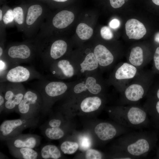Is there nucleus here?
<instances>
[{
  "label": "nucleus",
  "mask_w": 159,
  "mask_h": 159,
  "mask_svg": "<svg viewBox=\"0 0 159 159\" xmlns=\"http://www.w3.org/2000/svg\"><path fill=\"white\" fill-rule=\"evenodd\" d=\"M40 153L41 158L44 159H58L61 156L58 148L54 145L50 144L44 146L41 149Z\"/></svg>",
  "instance_id": "obj_26"
},
{
  "label": "nucleus",
  "mask_w": 159,
  "mask_h": 159,
  "mask_svg": "<svg viewBox=\"0 0 159 159\" xmlns=\"http://www.w3.org/2000/svg\"><path fill=\"white\" fill-rule=\"evenodd\" d=\"M99 66L98 62L93 53L88 54L83 61L80 64V71L81 73L92 71L96 69Z\"/></svg>",
  "instance_id": "obj_24"
},
{
  "label": "nucleus",
  "mask_w": 159,
  "mask_h": 159,
  "mask_svg": "<svg viewBox=\"0 0 159 159\" xmlns=\"http://www.w3.org/2000/svg\"><path fill=\"white\" fill-rule=\"evenodd\" d=\"M41 77L40 74L33 69L17 65L8 70L1 78V82L6 81L21 83L34 78H39Z\"/></svg>",
  "instance_id": "obj_11"
},
{
  "label": "nucleus",
  "mask_w": 159,
  "mask_h": 159,
  "mask_svg": "<svg viewBox=\"0 0 159 159\" xmlns=\"http://www.w3.org/2000/svg\"><path fill=\"white\" fill-rule=\"evenodd\" d=\"M110 1L111 6L114 8L120 7L125 3V0H110Z\"/></svg>",
  "instance_id": "obj_36"
},
{
  "label": "nucleus",
  "mask_w": 159,
  "mask_h": 159,
  "mask_svg": "<svg viewBox=\"0 0 159 159\" xmlns=\"http://www.w3.org/2000/svg\"><path fill=\"white\" fill-rule=\"evenodd\" d=\"M155 40L157 42H159V33H158L156 34L155 37Z\"/></svg>",
  "instance_id": "obj_42"
},
{
  "label": "nucleus",
  "mask_w": 159,
  "mask_h": 159,
  "mask_svg": "<svg viewBox=\"0 0 159 159\" xmlns=\"http://www.w3.org/2000/svg\"><path fill=\"white\" fill-rule=\"evenodd\" d=\"M27 10V7L21 6L15 7L13 9L15 25L18 30L23 33Z\"/></svg>",
  "instance_id": "obj_23"
},
{
  "label": "nucleus",
  "mask_w": 159,
  "mask_h": 159,
  "mask_svg": "<svg viewBox=\"0 0 159 159\" xmlns=\"http://www.w3.org/2000/svg\"><path fill=\"white\" fill-rule=\"evenodd\" d=\"M49 14L46 8L39 4H32L27 7L23 33L28 39L36 37L43 23Z\"/></svg>",
  "instance_id": "obj_6"
},
{
  "label": "nucleus",
  "mask_w": 159,
  "mask_h": 159,
  "mask_svg": "<svg viewBox=\"0 0 159 159\" xmlns=\"http://www.w3.org/2000/svg\"><path fill=\"white\" fill-rule=\"evenodd\" d=\"M144 53L143 49L141 47H134L130 50L127 62L135 67L139 70L143 69L150 61V58Z\"/></svg>",
  "instance_id": "obj_17"
},
{
  "label": "nucleus",
  "mask_w": 159,
  "mask_h": 159,
  "mask_svg": "<svg viewBox=\"0 0 159 159\" xmlns=\"http://www.w3.org/2000/svg\"><path fill=\"white\" fill-rule=\"evenodd\" d=\"M5 38L0 37V58H2L3 56L5 50L4 42Z\"/></svg>",
  "instance_id": "obj_38"
},
{
  "label": "nucleus",
  "mask_w": 159,
  "mask_h": 159,
  "mask_svg": "<svg viewBox=\"0 0 159 159\" xmlns=\"http://www.w3.org/2000/svg\"><path fill=\"white\" fill-rule=\"evenodd\" d=\"M154 66L155 69L159 71V47L156 49L153 57Z\"/></svg>",
  "instance_id": "obj_35"
},
{
  "label": "nucleus",
  "mask_w": 159,
  "mask_h": 159,
  "mask_svg": "<svg viewBox=\"0 0 159 159\" xmlns=\"http://www.w3.org/2000/svg\"><path fill=\"white\" fill-rule=\"evenodd\" d=\"M100 34L103 39L107 40L111 39L113 37V34L111 30L107 26H103L101 28Z\"/></svg>",
  "instance_id": "obj_32"
},
{
  "label": "nucleus",
  "mask_w": 159,
  "mask_h": 159,
  "mask_svg": "<svg viewBox=\"0 0 159 159\" xmlns=\"http://www.w3.org/2000/svg\"><path fill=\"white\" fill-rule=\"evenodd\" d=\"M42 131L48 138L53 140L60 139L64 135V131L60 127H51L43 126Z\"/></svg>",
  "instance_id": "obj_27"
},
{
  "label": "nucleus",
  "mask_w": 159,
  "mask_h": 159,
  "mask_svg": "<svg viewBox=\"0 0 159 159\" xmlns=\"http://www.w3.org/2000/svg\"><path fill=\"white\" fill-rule=\"evenodd\" d=\"M26 90L21 83H8L2 85L0 91L5 99L4 111L10 112L15 111L23 98Z\"/></svg>",
  "instance_id": "obj_10"
},
{
  "label": "nucleus",
  "mask_w": 159,
  "mask_h": 159,
  "mask_svg": "<svg viewBox=\"0 0 159 159\" xmlns=\"http://www.w3.org/2000/svg\"><path fill=\"white\" fill-rule=\"evenodd\" d=\"M38 55L37 49L33 39L8 45L5 49L3 57L10 66L30 61Z\"/></svg>",
  "instance_id": "obj_4"
},
{
  "label": "nucleus",
  "mask_w": 159,
  "mask_h": 159,
  "mask_svg": "<svg viewBox=\"0 0 159 159\" xmlns=\"http://www.w3.org/2000/svg\"><path fill=\"white\" fill-rule=\"evenodd\" d=\"M102 99L97 96L89 97L84 99L81 102L80 107L85 112H89L96 110L101 106Z\"/></svg>",
  "instance_id": "obj_22"
},
{
  "label": "nucleus",
  "mask_w": 159,
  "mask_h": 159,
  "mask_svg": "<svg viewBox=\"0 0 159 159\" xmlns=\"http://www.w3.org/2000/svg\"><path fill=\"white\" fill-rule=\"evenodd\" d=\"M3 16L2 20L0 21V35H5V29L7 27L13 26L15 25L13 9H8L7 10L2 9Z\"/></svg>",
  "instance_id": "obj_25"
},
{
  "label": "nucleus",
  "mask_w": 159,
  "mask_h": 159,
  "mask_svg": "<svg viewBox=\"0 0 159 159\" xmlns=\"http://www.w3.org/2000/svg\"><path fill=\"white\" fill-rule=\"evenodd\" d=\"M34 39L38 55L46 62L52 63L63 57L67 51V43L63 39L52 40L49 36L35 37Z\"/></svg>",
  "instance_id": "obj_5"
},
{
  "label": "nucleus",
  "mask_w": 159,
  "mask_h": 159,
  "mask_svg": "<svg viewBox=\"0 0 159 159\" xmlns=\"http://www.w3.org/2000/svg\"><path fill=\"white\" fill-rule=\"evenodd\" d=\"M139 71L136 67L127 62H120L111 75L109 83L121 93Z\"/></svg>",
  "instance_id": "obj_9"
},
{
  "label": "nucleus",
  "mask_w": 159,
  "mask_h": 159,
  "mask_svg": "<svg viewBox=\"0 0 159 159\" xmlns=\"http://www.w3.org/2000/svg\"><path fill=\"white\" fill-rule=\"evenodd\" d=\"M5 99L3 93L0 91V113L4 111L5 103Z\"/></svg>",
  "instance_id": "obj_39"
},
{
  "label": "nucleus",
  "mask_w": 159,
  "mask_h": 159,
  "mask_svg": "<svg viewBox=\"0 0 159 159\" xmlns=\"http://www.w3.org/2000/svg\"><path fill=\"white\" fill-rule=\"evenodd\" d=\"M109 25L111 28L113 29H116L120 26V22L118 19H114L110 21Z\"/></svg>",
  "instance_id": "obj_37"
},
{
  "label": "nucleus",
  "mask_w": 159,
  "mask_h": 159,
  "mask_svg": "<svg viewBox=\"0 0 159 159\" xmlns=\"http://www.w3.org/2000/svg\"><path fill=\"white\" fill-rule=\"evenodd\" d=\"M146 96L147 98L159 100V87L154 90L149 89Z\"/></svg>",
  "instance_id": "obj_34"
},
{
  "label": "nucleus",
  "mask_w": 159,
  "mask_h": 159,
  "mask_svg": "<svg viewBox=\"0 0 159 159\" xmlns=\"http://www.w3.org/2000/svg\"><path fill=\"white\" fill-rule=\"evenodd\" d=\"M99 66L105 69L110 68L115 63L114 55L106 47L99 44L95 48L93 52Z\"/></svg>",
  "instance_id": "obj_15"
},
{
  "label": "nucleus",
  "mask_w": 159,
  "mask_h": 159,
  "mask_svg": "<svg viewBox=\"0 0 159 159\" xmlns=\"http://www.w3.org/2000/svg\"><path fill=\"white\" fill-rule=\"evenodd\" d=\"M114 113L117 123L130 129L148 127L151 124L143 107L136 105L117 106L114 109Z\"/></svg>",
  "instance_id": "obj_3"
},
{
  "label": "nucleus",
  "mask_w": 159,
  "mask_h": 159,
  "mask_svg": "<svg viewBox=\"0 0 159 159\" xmlns=\"http://www.w3.org/2000/svg\"><path fill=\"white\" fill-rule=\"evenodd\" d=\"M158 139L155 131H130L118 139L117 151L130 155L133 159L144 157L155 147Z\"/></svg>",
  "instance_id": "obj_1"
},
{
  "label": "nucleus",
  "mask_w": 159,
  "mask_h": 159,
  "mask_svg": "<svg viewBox=\"0 0 159 159\" xmlns=\"http://www.w3.org/2000/svg\"><path fill=\"white\" fill-rule=\"evenodd\" d=\"M39 120L37 118L6 120L0 125V139L2 141H7L21 134L26 129L36 127Z\"/></svg>",
  "instance_id": "obj_8"
},
{
  "label": "nucleus",
  "mask_w": 159,
  "mask_h": 159,
  "mask_svg": "<svg viewBox=\"0 0 159 159\" xmlns=\"http://www.w3.org/2000/svg\"><path fill=\"white\" fill-rule=\"evenodd\" d=\"M85 158L87 159H100L102 158V154L93 149H88L86 152Z\"/></svg>",
  "instance_id": "obj_31"
},
{
  "label": "nucleus",
  "mask_w": 159,
  "mask_h": 159,
  "mask_svg": "<svg viewBox=\"0 0 159 159\" xmlns=\"http://www.w3.org/2000/svg\"><path fill=\"white\" fill-rule=\"evenodd\" d=\"M76 33L79 37L82 40L90 39L93 33L92 28L84 23H81L77 27Z\"/></svg>",
  "instance_id": "obj_28"
},
{
  "label": "nucleus",
  "mask_w": 159,
  "mask_h": 159,
  "mask_svg": "<svg viewBox=\"0 0 159 159\" xmlns=\"http://www.w3.org/2000/svg\"><path fill=\"white\" fill-rule=\"evenodd\" d=\"M152 1L155 4L159 6V0H152Z\"/></svg>",
  "instance_id": "obj_40"
},
{
  "label": "nucleus",
  "mask_w": 159,
  "mask_h": 159,
  "mask_svg": "<svg viewBox=\"0 0 159 159\" xmlns=\"http://www.w3.org/2000/svg\"><path fill=\"white\" fill-rule=\"evenodd\" d=\"M153 72L142 69L120 93L121 105H136L146 96L152 84Z\"/></svg>",
  "instance_id": "obj_2"
},
{
  "label": "nucleus",
  "mask_w": 159,
  "mask_h": 159,
  "mask_svg": "<svg viewBox=\"0 0 159 159\" xmlns=\"http://www.w3.org/2000/svg\"><path fill=\"white\" fill-rule=\"evenodd\" d=\"M58 2H65L68 0H52Z\"/></svg>",
  "instance_id": "obj_41"
},
{
  "label": "nucleus",
  "mask_w": 159,
  "mask_h": 159,
  "mask_svg": "<svg viewBox=\"0 0 159 159\" xmlns=\"http://www.w3.org/2000/svg\"><path fill=\"white\" fill-rule=\"evenodd\" d=\"M41 138L34 134H20L6 141L9 149L27 148H34L40 144Z\"/></svg>",
  "instance_id": "obj_14"
},
{
  "label": "nucleus",
  "mask_w": 159,
  "mask_h": 159,
  "mask_svg": "<svg viewBox=\"0 0 159 159\" xmlns=\"http://www.w3.org/2000/svg\"><path fill=\"white\" fill-rule=\"evenodd\" d=\"M43 102L39 92L28 90L25 93L23 98L15 111L21 118L29 119L36 117L42 111Z\"/></svg>",
  "instance_id": "obj_7"
},
{
  "label": "nucleus",
  "mask_w": 159,
  "mask_h": 159,
  "mask_svg": "<svg viewBox=\"0 0 159 159\" xmlns=\"http://www.w3.org/2000/svg\"><path fill=\"white\" fill-rule=\"evenodd\" d=\"M125 29L126 34L130 39H139L146 33V29L144 24L134 19L127 21L125 24Z\"/></svg>",
  "instance_id": "obj_19"
},
{
  "label": "nucleus",
  "mask_w": 159,
  "mask_h": 159,
  "mask_svg": "<svg viewBox=\"0 0 159 159\" xmlns=\"http://www.w3.org/2000/svg\"><path fill=\"white\" fill-rule=\"evenodd\" d=\"M157 155L158 158L159 159V148L158 149L157 151Z\"/></svg>",
  "instance_id": "obj_43"
},
{
  "label": "nucleus",
  "mask_w": 159,
  "mask_h": 159,
  "mask_svg": "<svg viewBox=\"0 0 159 159\" xmlns=\"http://www.w3.org/2000/svg\"><path fill=\"white\" fill-rule=\"evenodd\" d=\"M104 86L99 83L94 77H87L84 82H79L75 85L73 89L74 93H80L87 90L91 94L96 95L100 93L103 90Z\"/></svg>",
  "instance_id": "obj_18"
},
{
  "label": "nucleus",
  "mask_w": 159,
  "mask_h": 159,
  "mask_svg": "<svg viewBox=\"0 0 159 159\" xmlns=\"http://www.w3.org/2000/svg\"><path fill=\"white\" fill-rule=\"evenodd\" d=\"M62 122L59 119H53L49 120L48 122L47 125H44V126L51 127H60Z\"/></svg>",
  "instance_id": "obj_33"
},
{
  "label": "nucleus",
  "mask_w": 159,
  "mask_h": 159,
  "mask_svg": "<svg viewBox=\"0 0 159 159\" xmlns=\"http://www.w3.org/2000/svg\"><path fill=\"white\" fill-rule=\"evenodd\" d=\"M130 130V129L118 124L115 126L109 122H102L96 126L95 132L100 140L107 141L116 136L124 134Z\"/></svg>",
  "instance_id": "obj_13"
},
{
  "label": "nucleus",
  "mask_w": 159,
  "mask_h": 159,
  "mask_svg": "<svg viewBox=\"0 0 159 159\" xmlns=\"http://www.w3.org/2000/svg\"><path fill=\"white\" fill-rule=\"evenodd\" d=\"M79 145L77 143L69 141H65L61 145L60 149L64 154H71L74 153L77 150Z\"/></svg>",
  "instance_id": "obj_29"
},
{
  "label": "nucleus",
  "mask_w": 159,
  "mask_h": 159,
  "mask_svg": "<svg viewBox=\"0 0 159 159\" xmlns=\"http://www.w3.org/2000/svg\"><path fill=\"white\" fill-rule=\"evenodd\" d=\"M143 107L155 127L159 128V100L147 98Z\"/></svg>",
  "instance_id": "obj_20"
},
{
  "label": "nucleus",
  "mask_w": 159,
  "mask_h": 159,
  "mask_svg": "<svg viewBox=\"0 0 159 159\" xmlns=\"http://www.w3.org/2000/svg\"><path fill=\"white\" fill-rule=\"evenodd\" d=\"M79 143L81 148L83 150H86L89 148L91 145V140L87 135L82 136L79 139Z\"/></svg>",
  "instance_id": "obj_30"
},
{
  "label": "nucleus",
  "mask_w": 159,
  "mask_h": 159,
  "mask_svg": "<svg viewBox=\"0 0 159 159\" xmlns=\"http://www.w3.org/2000/svg\"><path fill=\"white\" fill-rule=\"evenodd\" d=\"M9 149L11 154L17 158L37 159L41 158L40 153L33 148H23Z\"/></svg>",
  "instance_id": "obj_21"
},
{
  "label": "nucleus",
  "mask_w": 159,
  "mask_h": 159,
  "mask_svg": "<svg viewBox=\"0 0 159 159\" xmlns=\"http://www.w3.org/2000/svg\"><path fill=\"white\" fill-rule=\"evenodd\" d=\"M68 88V86L66 83L60 81L50 82L43 85L39 91L43 102L42 111L46 112L51 99L64 94Z\"/></svg>",
  "instance_id": "obj_12"
},
{
  "label": "nucleus",
  "mask_w": 159,
  "mask_h": 159,
  "mask_svg": "<svg viewBox=\"0 0 159 159\" xmlns=\"http://www.w3.org/2000/svg\"><path fill=\"white\" fill-rule=\"evenodd\" d=\"M51 64L52 74L60 78H70L74 74V69L70 62L66 59L56 60Z\"/></svg>",
  "instance_id": "obj_16"
}]
</instances>
